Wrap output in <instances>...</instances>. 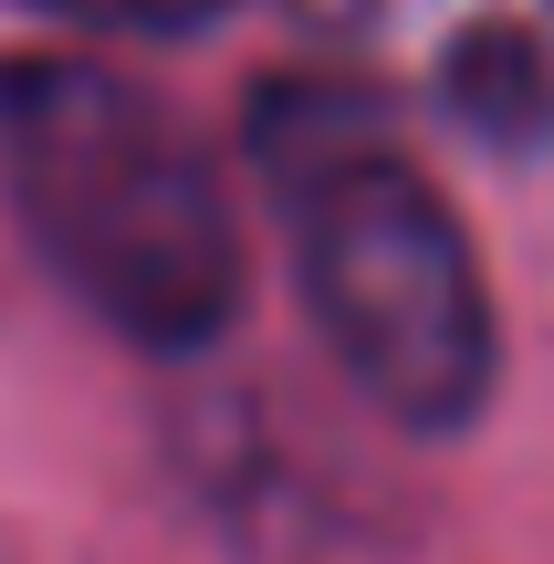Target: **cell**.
<instances>
[{
  "instance_id": "obj_1",
  "label": "cell",
  "mask_w": 554,
  "mask_h": 564,
  "mask_svg": "<svg viewBox=\"0 0 554 564\" xmlns=\"http://www.w3.org/2000/svg\"><path fill=\"white\" fill-rule=\"evenodd\" d=\"M251 178L283 220L293 282L346 387L398 429H471L502 366L492 282L388 116L356 84L283 74L251 95Z\"/></svg>"
},
{
  "instance_id": "obj_2",
  "label": "cell",
  "mask_w": 554,
  "mask_h": 564,
  "mask_svg": "<svg viewBox=\"0 0 554 564\" xmlns=\"http://www.w3.org/2000/svg\"><path fill=\"white\" fill-rule=\"evenodd\" d=\"M0 188L32 251L126 345H209L241 303V220L167 95L95 53L0 63Z\"/></svg>"
},
{
  "instance_id": "obj_3",
  "label": "cell",
  "mask_w": 554,
  "mask_h": 564,
  "mask_svg": "<svg viewBox=\"0 0 554 564\" xmlns=\"http://www.w3.org/2000/svg\"><path fill=\"white\" fill-rule=\"evenodd\" d=\"M398 95L492 147L554 137V0H304Z\"/></svg>"
},
{
  "instance_id": "obj_4",
  "label": "cell",
  "mask_w": 554,
  "mask_h": 564,
  "mask_svg": "<svg viewBox=\"0 0 554 564\" xmlns=\"http://www.w3.org/2000/svg\"><path fill=\"white\" fill-rule=\"evenodd\" d=\"M21 11L74 21V32H188V21H209L220 0H21Z\"/></svg>"
}]
</instances>
